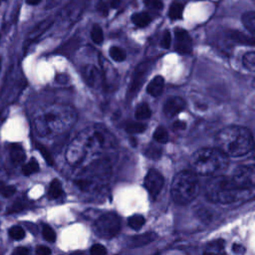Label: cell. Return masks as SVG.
I'll use <instances>...</instances> for the list:
<instances>
[{
  "label": "cell",
  "mask_w": 255,
  "mask_h": 255,
  "mask_svg": "<svg viewBox=\"0 0 255 255\" xmlns=\"http://www.w3.org/2000/svg\"><path fill=\"white\" fill-rule=\"evenodd\" d=\"M118 147L114 134L105 127L95 125L85 128L68 144L66 159L72 166L80 167L88 161L110 155Z\"/></svg>",
  "instance_id": "cell-1"
},
{
  "label": "cell",
  "mask_w": 255,
  "mask_h": 255,
  "mask_svg": "<svg viewBox=\"0 0 255 255\" xmlns=\"http://www.w3.org/2000/svg\"><path fill=\"white\" fill-rule=\"evenodd\" d=\"M76 174V185L85 192H97L103 189L112 176V156L104 155L94 158L80 166Z\"/></svg>",
  "instance_id": "cell-2"
},
{
  "label": "cell",
  "mask_w": 255,
  "mask_h": 255,
  "mask_svg": "<svg viewBox=\"0 0 255 255\" xmlns=\"http://www.w3.org/2000/svg\"><path fill=\"white\" fill-rule=\"evenodd\" d=\"M77 118L73 107L56 105L35 119V129L41 136L64 133L73 128Z\"/></svg>",
  "instance_id": "cell-3"
},
{
  "label": "cell",
  "mask_w": 255,
  "mask_h": 255,
  "mask_svg": "<svg viewBox=\"0 0 255 255\" xmlns=\"http://www.w3.org/2000/svg\"><path fill=\"white\" fill-rule=\"evenodd\" d=\"M253 188L239 185L232 176L218 175L212 177L206 185V196L212 202L231 204L253 196Z\"/></svg>",
  "instance_id": "cell-4"
},
{
  "label": "cell",
  "mask_w": 255,
  "mask_h": 255,
  "mask_svg": "<svg viewBox=\"0 0 255 255\" xmlns=\"http://www.w3.org/2000/svg\"><path fill=\"white\" fill-rule=\"evenodd\" d=\"M217 148L228 157H238L253 149L254 140L251 131L243 127H227L221 129L215 137Z\"/></svg>",
  "instance_id": "cell-5"
},
{
  "label": "cell",
  "mask_w": 255,
  "mask_h": 255,
  "mask_svg": "<svg viewBox=\"0 0 255 255\" xmlns=\"http://www.w3.org/2000/svg\"><path fill=\"white\" fill-rule=\"evenodd\" d=\"M228 163V156L217 147L199 148L192 154L190 158L192 171L201 175L218 173L224 170Z\"/></svg>",
  "instance_id": "cell-6"
},
{
  "label": "cell",
  "mask_w": 255,
  "mask_h": 255,
  "mask_svg": "<svg viewBox=\"0 0 255 255\" xmlns=\"http://www.w3.org/2000/svg\"><path fill=\"white\" fill-rule=\"evenodd\" d=\"M198 192L199 181L194 171L182 170L174 176L170 193L175 203L179 205L188 204L197 196Z\"/></svg>",
  "instance_id": "cell-7"
},
{
  "label": "cell",
  "mask_w": 255,
  "mask_h": 255,
  "mask_svg": "<svg viewBox=\"0 0 255 255\" xmlns=\"http://www.w3.org/2000/svg\"><path fill=\"white\" fill-rule=\"evenodd\" d=\"M121 219L115 213L109 212L101 215L94 223L95 233L104 239H111L119 234Z\"/></svg>",
  "instance_id": "cell-8"
},
{
  "label": "cell",
  "mask_w": 255,
  "mask_h": 255,
  "mask_svg": "<svg viewBox=\"0 0 255 255\" xmlns=\"http://www.w3.org/2000/svg\"><path fill=\"white\" fill-rule=\"evenodd\" d=\"M150 69H151V64L149 62H142L135 68L132 74L131 81L129 84V89L128 92V97L134 96L140 90L142 84L144 83L146 77L148 76Z\"/></svg>",
  "instance_id": "cell-9"
},
{
  "label": "cell",
  "mask_w": 255,
  "mask_h": 255,
  "mask_svg": "<svg viewBox=\"0 0 255 255\" xmlns=\"http://www.w3.org/2000/svg\"><path fill=\"white\" fill-rule=\"evenodd\" d=\"M82 73L85 81L89 86L94 89H106L103 65L101 68L97 67L96 65H86L82 69Z\"/></svg>",
  "instance_id": "cell-10"
},
{
  "label": "cell",
  "mask_w": 255,
  "mask_h": 255,
  "mask_svg": "<svg viewBox=\"0 0 255 255\" xmlns=\"http://www.w3.org/2000/svg\"><path fill=\"white\" fill-rule=\"evenodd\" d=\"M164 183L163 176L156 169H150L144 177V187L147 190L149 196L154 199L160 192Z\"/></svg>",
  "instance_id": "cell-11"
},
{
  "label": "cell",
  "mask_w": 255,
  "mask_h": 255,
  "mask_svg": "<svg viewBox=\"0 0 255 255\" xmlns=\"http://www.w3.org/2000/svg\"><path fill=\"white\" fill-rule=\"evenodd\" d=\"M232 178L241 186L253 188L255 184V170L253 166L241 165L235 168Z\"/></svg>",
  "instance_id": "cell-12"
},
{
  "label": "cell",
  "mask_w": 255,
  "mask_h": 255,
  "mask_svg": "<svg viewBox=\"0 0 255 255\" xmlns=\"http://www.w3.org/2000/svg\"><path fill=\"white\" fill-rule=\"evenodd\" d=\"M175 37V50L180 54H189L192 51V40L187 31L176 28L174 30Z\"/></svg>",
  "instance_id": "cell-13"
},
{
  "label": "cell",
  "mask_w": 255,
  "mask_h": 255,
  "mask_svg": "<svg viewBox=\"0 0 255 255\" xmlns=\"http://www.w3.org/2000/svg\"><path fill=\"white\" fill-rule=\"evenodd\" d=\"M185 108V102L180 97H171L169 98L164 106L163 112L167 118H173L178 115Z\"/></svg>",
  "instance_id": "cell-14"
},
{
  "label": "cell",
  "mask_w": 255,
  "mask_h": 255,
  "mask_svg": "<svg viewBox=\"0 0 255 255\" xmlns=\"http://www.w3.org/2000/svg\"><path fill=\"white\" fill-rule=\"evenodd\" d=\"M53 24V20L51 18H47L43 21H41L39 24H37L31 31L30 33L28 34V37H27V41H26V44L29 45L31 44L32 42H34L35 40H37L42 34H44Z\"/></svg>",
  "instance_id": "cell-15"
},
{
  "label": "cell",
  "mask_w": 255,
  "mask_h": 255,
  "mask_svg": "<svg viewBox=\"0 0 255 255\" xmlns=\"http://www.w3.org/2000/svg\"><path fill=\"white\" fill-rule=\"evenodd\" d=\"M156 238V234L154 232H146L143 234H139V235H135L130 237L128 240V246L129 248H137V247H141L144 245L149 244L150 242L154 241Z\"/></svg>",
  "instance_id": "cell-16"
},
{
  "label": "cell",
  "mask_w": 255,
  "mask_h": 255,
  "mask_svg": "<svg viewBox=\"0 0 255 255\" xmlns=\"http://www.w3.org/2000/svg\"><path fill=\"white\" fill-rule=\"evenodd\" d=\"M164 89V79L161 76H155L147 85L146 91L152 97H158L161 95Z\"/></svg>",
  "instance_id": "cell-17"
},
{
  "label": "cell",
  "mask_w": 255,
  "mask_h": 255,
  "mask_svg": "<svg viewBox=\"0 0 255 255\" xmlns=\"http://www.w3.org/2000/svg\"><path fill=\"white\" fill-rule=\"evenodd\" d=\"M227 36H228L229 39H231L234 42H237V43H240V44L251 45V46L254 45L253 37L247 36L242 32H239V31H236V30H231V31H228Z\"/></svg>",
  "instance_id": "cell-18"
},
{
  "label": "cell",
  "mask_w": 255,
  "mask_h": 255,
  "mask_svg": "<svg viewBox=\"0 0 255 255\" xmlns=\"http://www.w3.org/2000/svg\"><path fill=\"white\" fill-rule=\"evenodd\" d=\"M224 252V240L216 239L210 241L204 250V254H222Z\"/></svg>",
  "instance_id": "cell-19"
},
{
  "label": "cell",
  "mask_w": 255,
  "mask_h": 255,
  "mask_svg": "<svg viewBox=\"0 0 255 255\" xmlns=\"http://www.w3.org/2000/svg\"><path fill=\"white\" fill-rule=\"evenodd\" d=\"M10 157L14 163L18 164L25 160L26 154L21 145L14 143L11 145V148H10Z\"/></svg>",
  "instance_id": "cell-20"
},
{
  "label": "cell",
  "mask_w": 255,
  "mask_h": 255,
  "mask_svg": "<svg viewBox=\"0 0 255 255\" xmlns=\"http://www.w3.org/2000/svg\"><path fill=\"white\" fill-rule=\"evenodd\" d=\"M241 21L243 26L253 35L255 33V12L254 11L245 12L241 17Z\"/></svg>",
  "instance_id": "cell-21"
},
{
  "label": "cell",
  "mask_w": 255,
  "mask_h": 255,
  "mask_svg": "<svg viewBox=\"0 0 255 255\" xmlns=\"http://www.w3.org/2000/svg\"><path fill=\"white\" fill-rule=\"evenodd\" d=\"M131 21L135 26L142 28L147 26L151 22V17L146 12H139V13H134L131 16Z\"/></svg>",
  "instance_id": "cell-22"
},
{
  "label": "cell",
  "mask_w": 255,
  "mask_h": 255,
  "mask_svg": "<svg viewBox=\"0 0 255 255\" xmlns=\"http://www.w3.org/2000/svg\"><path fill=\"white\" fill-rule=\"evenodd\" d=\"M184 5L179 2V1H174L171 3L168 11V16L172 20H177L182 18V13H183Z\"/></svg>",
  "instance_id": "cell-23"
},
{
  "label": "cell",
  "mask_w": 255,
  "mask_h": 255,
  "mask_svg": "<svg viewBox=\"0 0 255 255\" xmlns=\"http://www.w3.org/2000/svg\"><path fill=\"white\" fill-rule=\"evenodd\" d=\"M161 147L155 143H149L145 146L143 153L146 157L151 159H158L161 156Z\"/></svg>",
  "instance_id": "cell-24"
},
{
  "label": "cell",
  "mask_w": 255,
  "mask_h": 255,
  "mask_svg": "<svg viewBox=\"0 0 255 255\" xmlns=\"http://www.w3.org/2000/svg\"><path fill=\"white\" fill-rule=\"evenodd\" d=\"M48 194H49V197L52 198V199H57L63 194L62 184H61V181L59 179L55 178L51 181Z\"/></svg>",
  "instance_id": "cell-25"
},
{
  "label": "cell",
  "mask_w": 255,
  "mask_h": 255,
  "mask_svg": "<svg viewBox=\"0 0 255 255\" xmlns=\"http://www.w3.org/2000/svg\"><path fill=\"white\" fill-rule=\"evenodd\" d=\"M134 116H135V119H136V120H139V121L148 119V118L151 116V111H150L148 105L145 104V103L139 104V105L136 107V109H135Z\"/></svg>",
  "instance_id": "cell-26"
},
{
  "label": "cell",
  "mask_w": 255,
  "mask_h": 255,
  "mask_svg": "<svg viewBox=\"0 0 255 255\" xmlns=\"http://www.w3.org/2000/svg\"><path fill=\"white\" fill-rule=\"evenodd\" d=\"M146 126L140 122H128L125 126V129L130 134H136L144 131Z\"/></svg>",
  "instance_id": "cell-27"
},
{
  "label": "cell",
  "mask_w": 255,
  "mask_h": 255,
  "mask_svg": "<svg viewBox=\"0 0 255 255\" xmlns=\"http://www.w3.org/2000/svg\"><path fill=\"white\" fill-rule=\"evenodd\" d=\"M144 222H145V219L140 214H133L128 220V223L129 227L134 229V230L140 229L144 225Z\"/></svg>",
  "instance_id": "cell-28"
},
{
  "label": "cell",
  "mask_w": 255,
  "mask_h": 255,
  "mask_svg": "<svg viewBox=\"0 0 255 255\" xmlns=\"http://www.w3.org/2000/svg\"><path fill=\"white\" fill-rule=\"evenodd\" d=\"M110 56L116 62H123L127 58V53L122 48L114 46L110 49Z\"/></svg>",
  "instance_id": "cell-29"
},
{
  "label": "cell",
  "mask_w": 255,
  "mask_h": 255,
  "mask_svg": "<svg viewBox=\"0 0 255 255\" xmlns=\"http://www.w3.org/2000/svg\"><path fill=\"white\" fill-rule=\"evenodd\" d=\"M243 66L250 72L255 71V53L253 51L246 53L242 59Z\"/></svg>",
  "instance_id": "cell-30"
},
{
  "label": "cell",
  "mask_w": 255,
  "mask_h": 255,
  "mask_svg": "<svg viewBox=\"0 0 255 255\" xmlns=\"http://www.w3.org/2000/svg\"><path fill=\"white\" fill-rule=\"evenodd\" d=\"M37 171H39V163L35 158H31V160L22 167V173L25 175H31Z\"/></svg>",
  "instance_id": "cell-31"
},
{
  "label": "cell",
  "mask_w": 255,
  "mask_h": 255,
  "mask_svg": "<svg viewBox=\"0 0 255 255\" xmlns=\"http://www.w3.org/2000/svg\"><path fill=\"white\" fill-rule=\"evenodd\" d=\"M91 38L96 44H101L104 41V33L100 25L96 24L93 26L91 30Z\"/></svg>",
  "instance_id": "cell-32"
},
{
  "label": "cell",
  "mask_w": 255,
  "mask_h": 255,
  "mask_svg": "<svg viewBox=\"0 0 255 255\" xmlns=\"http://www.w3.org/2000/svg\"><path fill=\"white\" fill-rule=\"evenodd\" d=\"M153 138L156 142L158 143H164L168 140V133L167 130L162 128V127H158L154 132H153Z\"/></svg>",
  "instance_id": "cell-33"
},
{
  "label": "cell",
  "mask_w": 255,
  "mask_h": 255,
  "mask_svg": "<svg viewBox=\"0 0 255 255\" xmlns=\"http://www.w3.org/2000/svg\"><path fill=\"white\" fill-rule=\"evenodd\" d=\"M9 236L14 240H21L25 237V231L21 226H13L9 229Z\"/></svg>",
  "instance_id": "cell-34"
},
{
  "label": "cell",
  "mask_w": 255,
  "mask_h": 255,
  "mask_svg": "<svg viewBox=\"0 0 255 255\" xmlns=\"http://www.w3.org/2000/svg\"><path fill=\"white\" fill-rule=\"evenodd\" d=\"M43 237L49 241V242H54L56 240V234L54 230L49 226V225H44L43 226Z\"/></svg>",
  "instance_id": "cell-35"
},
{
  "label": "cell",
  "mask_w": 255,
  "mask_h": 255,
  "mask_svg": "<svg viewBox=\"0 0 255 255\" xmlns=\"http://www.w3.org/2000/svg\"><path fill=\"white\" fill-rule=\"evenodd\" d=\"M26 203L22 200V199H18L16 200L9 208V210L7 211L8 213H16V212H19L21 210H23L24 208H26Z\"/></svg>",
  "instance_id": "cell-36"
},
{
  "label": "cell",
  "mask_w": 255,
  "mask_h": 255,
  "mask_svg": "<svg viewBox=\"0 0 255 255\" xmlns=\"http://www.w3.org/2000/svg\"><path fill=\"white\" fill-rule=\"evenodd\" d=\"M16 192V187L13 185H0V193L4 197H10Z\"/></svg>",
  "instance_id": "cell-37"
},
{
  "label": "cell",
  "mask_w": 255,
  "mask_h": 255,
  "mask_svg": "<svg viewBox=\"0 0 255 255\" xmlns=\"http://www.w3.org/2000/svg\"><path fill=\"white\" fill-rule=\"evenodd\" d=\"M171 44V35L170 32L168 30H165L163 32V35L161 37V41H160V46L163 49H168L170 47Z\"/></svg>",
  "instance_id": "cell-38"
},
{
  "label": "cell",
  "mask_w": 255,
  "mask_h": 255,
  "mask_svg": "<svg viewBox=\"0 0 255 255\" xmlns=\"http://www.w3.org/2000/svg\"><path fill=\"white\" fill-rule=\"evenodd\" d=\"M143 3L146 7L154 10H161L163 8V3L161 0H143Z\"/></svg>",
  "instance_id": "cell-39"
},
{
  "label": "cell",
  "mask_w": 255,
  "mask_h": 255,
  "mask_svg": "<svg viewBox=\"0 0 255 255\" xmlns=\"http://www.w3.org/2000/svg\"><path fill=\"white\" fill-rule=\"evenodd\" d=\"M90 253L93 255H104V254H107V249L102 244H94L91 247Z\"/></svg>",
  "instance_id": "cell-40"
},
{
  "label": "cell",
  "mask_w": 255,
  "mask_h": 255,
  "mask_svg": "<svg viewBox=\"0 0 255 255\" xmlns=\"http://www.w3.org/2000/svg\"><path fill=\"white\" fill-rule=\"evenodd\" d=\"M37 147H38V149L40 150V152H41V154L43 155V157L45 158V160L47 161V163L50 164V165H53V163H54L53 157H52V155L50 154V152L48 151V149H47L46 147H44L43 145H37Z\"/></svg>",
  "instance_id": "cell-41"
},
{
  "label": "cell",
  "mask_w": 255,
  "mask_h": 255,
  "mask_svg": "<svg viewBox=\"0 0 255 255\" xmlns=\"http://www.w3.org/2000/svg\"><path fill=\"white\" fill-rule=\"evenodd\" d=\"M36 253L38 255H49L51 254V249L46 246H38L36 249Z\"/></svg>",
  "instance_id": "cell-42"
},
{
  "label": "cell",
  "mask_w": 255,
  "mask_h": 255,
  "mask_svg": "<svg viewBox=\"0 0 255 255\" xmlns=\"http://www.w3.org/2000/svg\"><path fill=\"white\" fill-rule=\"evenodd\" d=\"M98 11L101 12L103 15H108V11H109V6L106 2H100L98 7H97Z\"/></svg>",
  "instance_id": "cell-43"
},
{
  "label": "cell",
  "mask_w": 255,
  "mask_h": 255,
  "mask_svg": "<svg viewBox=\"0 0 255 255\" xmlns=\"http://www.w3.org/2000/svg\"><path fill=\"white\" fill-rule=\"evenodd\" d=\"M185 127H186V124L184 122H182V121H176L172 125V128L175 130H182V129L185 128Z\"/></svg>",
  "instance_id": "cell-44"
},
{
  "label": "cell",
  "mask_w": 255,
  "mask_h": 255,
  "mask_svg": "<svg viewBox=\"0 0 255 255\" xmlns=\"http://www.w3.org/2000/svg\"><path fill=\"white\" fill-rule=\"evenodd\" d=\"M232 249H233V252L237 254H242L245 252V247L239 243H234L232 246Z\"/></svg>",
  "instance_id": "cell-45"
},
{
  "label": "cell",
  "mask_w": 255,
  "mask_h": 255,
  "mask_svg": "<svg viewBox=\"0 0 255 255\" xmlns=\"http://www.w3.org/2000/svg\"><path fill=\"white\" fill-rule=\"evenodd\" d=\"M29 252L30 250L27 247H17L14 250V254H17V255H27L29 254Z\"/></svg>",
  "instance_id": "cell-46"
},
{
  "label": "cell",
  "mask_w": 255,
  "mask_h": 255,
  "mask_svg": "<svg viewBox=\"0 0 255 255\" xmlns=\"http://www.w3.org/2000/svg\"><path fill=\"white\" fill-rule=\"evenodd\" d=\"M121 2H122V0H111V1H110V5H109V6H110L111 8L117 9V8L120 6Z\"/></svg>",
  "instance_id": "cell-47"
},
{
  "label": "cell",
  "mask_w": 255,
  "mask_h": 255,
  "mask_svg": "<svg viewBox=\"0 0 255 255\" xmlns=\"http://www.w3.org/2000/svg\"><path fill=\"white\" fill-rule=\"evenodd\" d=\"M42 0H26V2L29 4V5H37L38 3H40Z\"/></svg>",
  "instance_id": "cell-48"
},
{
  "label": "cell",
  "mask_w": 255,
  "mask_h": 255,
  "mask_svg": "<svg viewBox=\"0 0 255 255\" xmlns=\"http://www.w3.org/2000/svg\"><path fill=\"white\" fill-rule=\"evenodd\" d=\"M0 70H1V60H0Z\"/></svg>",
  "instance_id": "cell-49"
},
{
  "label": "cell",
  "mask_w": 255,
  "mask_h": 255,
  "mask_svg": "<svg viewBox=\"0 0 255 255\" xmlns=\"http://www.w3.org/2000/svg\"><path fill=\"white\" fill-rule=\"evenodd\" d=\"M0 209H1V205H0Z\"/></svg>",
  "instance_id": "cell-50"
},
{
  "label": "cell",
  "mask_w": 255,
  "mask_h": 255,
  "mask_svg": "<svg viewBox=\"0 0 255 255\" xmlns=\"http://www.w3.org/2000/svg\"><path fill=\"white\" fill-rule=\"evenodd\" d=\"M0 4H1V0H0Z\"/></svg>",
  "instance_id": "cell-51"
}]
</instances>
